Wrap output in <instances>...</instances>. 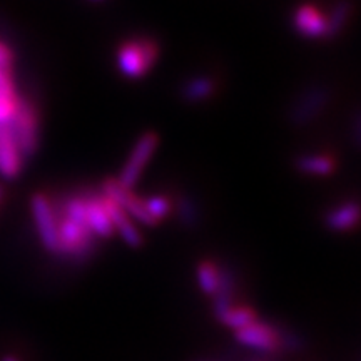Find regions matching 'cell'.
I'll return each instance as SVG.
<instances>
[{"label": "cell", "instance_id": "14", "mask_svg": "<svg viewBox=\"0 0 361 361\" xmlns=\"http://www.w3.org/2000/svg\"><path fill=\"white\" fill-rule=\"evenodd\" d=\"M234 296H236V276H234L231 269L226 268V266H221L218 290H216L213 296V308L216 318H218L221 313H224L226 310L231 308Z\"/></svg>", "mask_w": 361, "mask_h": 361}, {"label": "cell", "instance_id": "16", "mask_svg": "<svg viewBox=\"0 0 361 361\" xmlns=\"http://www.w3.org/2000/svg\"><path fill=\"white\" fill-rule=\"evenodd\" d=\"M218 319L226 326L233 328L234 331H238V329L247 326V324H251L252 322H256L258 319V316H256V311L250 308V306H231L229 310H226L224 313H221L218 316Z\"/></svg>", "mask_w": 361, "mask_h": 361}, {"label": "cell", "instance_id": "6", "mask_svg": "<svg viewBox=\"0 0 361 361\" xmlns=\"http://www.w3.org/2000/svg\"><path fill=\"white\" fill-rule=\"evenodd\" d=\"M30 209H32V218L37 228L40 243L52 255H57V223L56 213H54L52 200L44 192H37L30 201Z\"/></svg>", "mask_w": 361, "mask_h": 361}, {"label": "cell", "instance_id": "23", "mask_svg": "<svg viewBox=\"0 0 361 361\" xmlns=\"http://www.w3.org/2000/svg\"><path fill=\"white\" fill-rule=\"evenodd\" d=\"M13 62V56L11 52V49L7 45H4L0 42V69L2 71H11Z\"/></svg>", "mask_w": 361, "mask_h": 361}, {"label": "cell", "instance_id": "22", "mask_svg": "<svg viewBox=\"0 0 361 361\" xmlns=\"http://www.w3.org/2000/svg\"><path fill=\"white\" fill-rule=\"evenodd\" d=\"M17 97L13 99H0V123H7L12 117L13 107H16Z\"/></svg>", "mask_w": 361, "mask_h": 361}, {"label": "cell", "instance_id": "13", "mask_svg": "<svg viewBox=\"0 0 361 361\" xmlns=\"http://www.w3.org/2000/svg\"><path fill=\"white\" fill-rule=\"evenodd\" d=\"M216 92V80L211 75H194L180 85V97L189 104H200L211 99Z\"/></svg>", "mask_w": 361, "mask_h": 361}, {"label": "cell", "instance_id": "26", "mask_svg": "<svg viewBox=\"0 0 361 361\" xmlns=\"http://www.w3.org/2000/svg\"><path fill=\"white\" fill-rule=\"evenodd\" d=\"M201 361H207V360H201Z\"/></svg>", "mask_w": 361, "mask_h": 361}, {"label": "cell", "instance_id": "17", "mask_svg": "<svg viewBox=\"0 0 361 361\" xmlns=\"http://www.w3.org/2000/svg\"><path fill=\"white\" fill-rule=\"evenodd\" d=\"M219 268L221 266L216 264L214 261H201L197 264V284L207 296H214L216 290H218Z\"/></svg>", "mask_w": 361, "mask_h": 361}, {"label": "cell", "instance_id": "7", "mask_svg": "<svg viewBox=\"0 0 361 361\" xmlns=\"http://www.w3.org/2000/svg\"><path fill=\"white\" fill-rule=\"evenodd\" d=\"M238 343L250 346L252 350L263 351V353H274V351L281 350L279 346V331L278 324L264 323L256 319L247 326L238 329L234 333Z\"/></svg>", "mask_w": 361, "mask_h": 361}, {"label": "cell", "instance_id": "11", "mask_svg": "<svg viewBox=\"0 0 361 361\" xmlns=\"http://www.w3.org/2000/svg\"><path fill=\"white\" fill-rule=\"evenodd\" d=\"M104 206H106L107 214H109L111 223L114 226V233L117 231L121 234V238L124 239V243L130 247H139L142 245V234L135 228V224L130 221L128 214L121 209L116 202L107 200L106 196H102Z\"/></svg>", "mask_w": 361, "mask_h": 361}, {"label": "cell", "instance_id": "5", "mask_svg": "<svg viewBox=\"0 0 361 361\" xmlns=\"http://www.w3.org/2000/svg\"><path fill=\"white\" fill-rule=\"evenodd\" d=\"M157 144H159V135L152 133V130L144 133L137 139V142L134 144L133 151H130L128 157V162H126L123 171H121L119 179H117L126 189L133 188L139 178H141L144 168H146L147 162L151 161L152 154L156 152Z\"/></svg>", "mask_w": 361, "mask_h": 361}, {"label": "cell", "instance_id": "12", "mask_svg": "<svg viewBox=\"0 0 361 361\" xmlns=\"http://www.w3.org/2000/svg\"><path fill=\"white\" fill-rule=\"evenodd\" d=\"M360 207L355 201H346L343 204L333 207L324 216V224L335 233H348L358 226Z\"/></svg>", "mask_w": 361, "mask_h": 361}, {"label": "cell", "instance_id": "21", "mask_svg": "<svg viewBox=\"0 0 361 361\" xmlns=\"http://www.w3.org/2000/svg\"><path fill=\"white\" fill-rule=\"evenodd\" d=\"M279 331V346L281 350H288V351H296L303 348V340H301L300 335L293 333L291 329L278 326Z\"/></svg>", "mask_w": 361, "mask_h": 361}, {"label": "cell", "instance_id": "25", "mask_svg": "<svg viewBox=\"0 0 361 361\" xmlns=\"http://www.w3.org/2000/svg\"><path fill=\"white\" fill-rule=\"evenodd\" d=\"M0 201H2V189H0Z\"/></svg>", "mask_w": 361, "mask_h": 361}, {"label": "cell", "instance_id": "9", "mask_svg": "<svg viewBox=\"0 0 361 361\" xmlns=\"http://www.w3.org/2000/svg\"><path fill=\"white\" fill-rule=\"evenodd\" d=\"M298 34L306 39H328V19L313 6L300 7L293 19Z\"/></svg>", "mask_w": 361, "mask_h": 361}, {"label": "cell", "instance_id": "19", "mask_svg": "<svg viewBox=\"0 0 361 361\" xmlns=\"http://www.w3.org/2000/svg\"><path fill=\"white\" fill-rule=\"evenodd\" d=\"M348 17H350V6L346 2H340L335 8H333V12L329 13V17H326L328 19V39L335 37V35L340 34V30L345 27Z\"/></svg>", "mask_w": 361, "mask_h": 361}, {"label": "cell", "instance_id": "24", "mask_svg": "<svg viewBox=\"0 0 361 361\" xmlns=\"http://www.w3.org/2000/svg\"><path fill=\"white\" fill-rule=\"evenodd\" d=\"M2 361H19V360H17L16 356H12V355H7V356H4Z\"/></svg>", "mask_w": 361, "mask_h": 361}, {"label": "cell", "instance_id": "20", "mask_svg": "<svg viewBox=\"0 0 361 361\" xmlns=\"http://www.w3.org/2000/svg\"><path fill=\"white\" fill-rule=\"evenodd\" d=\"M176 214H178L180 223L188 226V228H192V226H196L197 221H200L197 207L189 197H179V200L176 201Z\"/></svg>", "mask_w": 361, "mask_h": 361}, {"label": "cell", "instance_id": "15", "mask_svg": "<svg viewBox=\"0 0 361 361\" xmlns=\"http://www.w3.org/2000/svg\"><path fill=\"white\" fill-rule=\"evenodd\" d=\"M296 168L303 174L310 176H329L336 169V161L329 154H303L296 159Z\"/></svg>", "mask_w": 361, "mask_h": 361}, {"label": "cell", "instance_id": "8", "mask_svg": "<svg viewBox=\"0 0 361 361\" xmlns=\"http://www.w3.org/2000/svg\"><path fill=\"white\" fill-rule=\"evenodd\" d=\"M22 161L19 147L11 133L7 123H0V176L6 179L17 178L22 169Z\"/></svg>", "mask_w": 361, "mask_h": 361}, {"label": "cell", "instance_id": "18", "mask_svg": "<svg viewBox=\"0 0 361 361\" xmlns=\"http://www.w3.org/2000/svg\"><path fill=\"white\" fill-rule=\"evenodd\" d=\"M144 204H146L149 216H151V218L154 219L157 224H159L162 219L168 218V216L173 213V209H174L173 201H171L168 196H161V194L144 200Z\"/></svg>", "mask_w": 361, "mask_h": 361}, {"label": "cell", "instance_id": "1", "mask_svg": "<svg viewBox=\"0 0 361 361\" xmlns=\"http://www.w3.org/2000/svg\"><path fill=\"white\" fill-rule=\"evenodd\" d=\"M57 223V256L85 263L96 251V236L90 231L85 211V192L69 194L52 201Z\"/></svg>", "mask_w": 361, "mask_h": 361}, {"label": "cell", "instance_id": "2", "mask_svg": "<svg viewBox=\"0 0 361 361\" xmlns=\"http://www.w3.org/2000/svg\"><path fill=\"white\" fill-rule=\"evenodd\" d=\"M159 59V45L156 40L135 37L121 44L117 49V67L128 79H142Z\"/></svg>", "mask_w": 361, "mask_h": 361}, {"label": "cell", "instance_id": "10", "mask_svg": "<svg viewBox=\"0 0 361 361\" xmlns=\"http://www.w3.org/2000/svg\"><path fill=\"white\" fill-rule=\"evenodd\" d=\"M85 211H87L89 228L96 239L111 238L114 234V226L104 206L102 194L85 192Z\"/></svg>", "mask_w": 361, "mask_h": 361}, {"label": "cell", "instance_id": "4", "mask_svg": "<svg viewBox=\"0 0 361 361\" xmlns=\"http://www.w3.org/2000/svg\"><path fill=\"white\" fill-rule=\"evenodd\" d=\"M331 101V92L324 85H311L295 99L290 109V123L306 126L318 119Z\"/></svg>", "mask_w": 361, "mask_h": 361}, {"label": "cell", "instance_id": "3", "mask_svg": "<svg viewBox=\"0 0 361 361\" xmlns=\"http://www.w3.org/2000/svg\"><path fill=\"white\" fill-rule=\"evenodd\" d=\"M20 156L30 157L39 147V114L34 104L17 97L12 117L7 121Z\"/></svg>", "mask_w": 361, "mask_h": 361}]
</instances>
